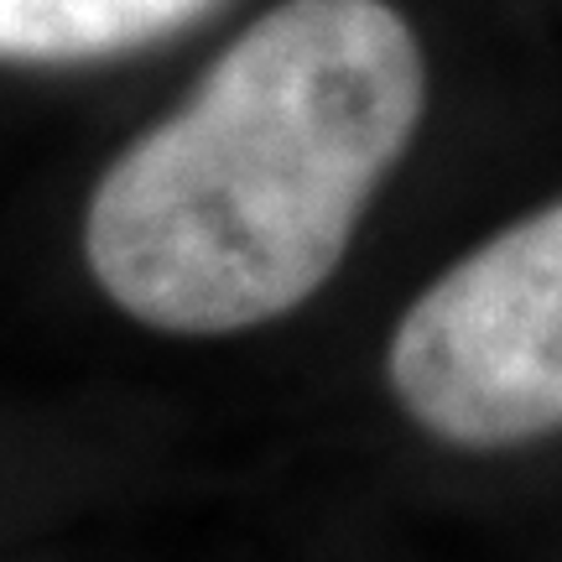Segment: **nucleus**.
<instances>
[{"instance_id": "nucleus-2", "label": "nucleus", "mask_w": 562, "mask_h": 562, "mask_svg": "<svg viewBox=\"0 0 562 562\" xmlns=\"http://www.w3.org/2000/svg\"><path fill=\"white\" fill-rule=\"evenodd\" d=\"M391 391L453 448L562 432V199L474 245L402 313Z\"/></svg>"}, {"instance_id": "nucleus-1", "label": "nucleus", "mask_w": 562, "mask_h": 562, "mask_svg": "<svg viewBox=\"0 0 562 562\" xmlns=\"http://www.w3.org/2000/svg\"><path fill=\"white\" fill-rule=\"evenodd\" d=\"M422 110L427 58L391 0H281L104 167L89 271L161 334L281 318L339 271Z\"/></svg>"}, {"instance_id": "nucleus-3", "label": "nucleus", "mask_w": 562, "mask_h": 562, "mask_svg": "<svg viewBox=\"0 0 562 562\" xmlns=\"http://www.w3.org/2000/svg\"><path fill=\"white\" fill-rule=\"evenodd\" d=\"M220 0H0L5 63H94L172 37Z\"/></svg>"}]
</instances>
